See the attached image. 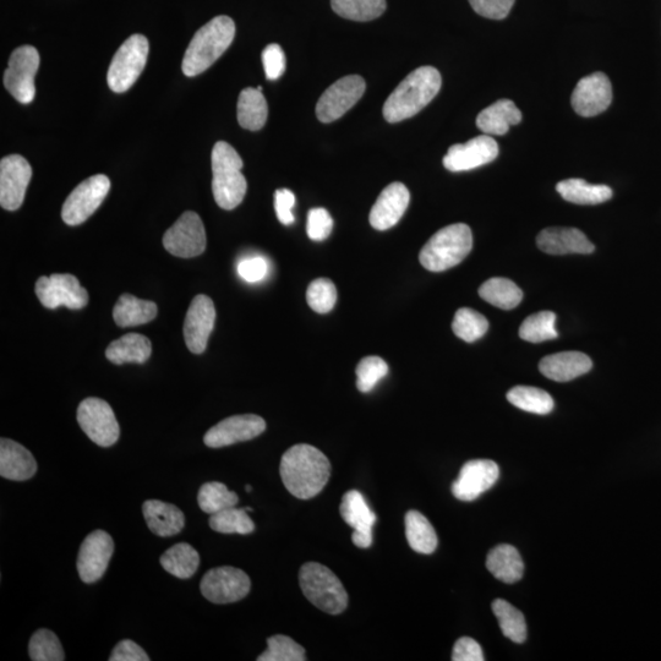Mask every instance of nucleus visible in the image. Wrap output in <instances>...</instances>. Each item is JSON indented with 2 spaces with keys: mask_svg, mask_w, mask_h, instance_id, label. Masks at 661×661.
<instances>
[{
  "mask_svg": "<svg viewBox=\"0 0 661 661\" xmlns=\"http://www.w3.org/2000/svg\"><path fill=\"white\" fill-rule=\"evenodd\" d=\"M147 527L161 538L174 537L183 531L185 516L176 505L160 500H147L142 505Z\"/></svg>",
  "mask_w": 661,
  "mask_h": 661,
  "instance_id": "nucleus-27",
  "label": "nucleus"
},
{
  "mask_svg": "<svg viewBox=\"0 0 661 661\" xmlns=\"http://www.w3.org/2000/svg\"><path fill=\"white\" fill-rule=\"evenodd\" d=\"M556 315L553 311H540L523 321L520 329L522 340L531 343H542L559 337L556 330Z\"/></svg>",
  "mask_w": 661,
  "mask_h": 661,
  "instance_id": "nucleus-42",
  "label": "nucleus"
},
{
  "mask_svg": "<svg viewBox=\"0 0 661 661\" xmlns=\"http://www.w3.org/2000/svg\"><path fill=\"white\" fill-rule=\"evenodd\" d=\"M556 190L562 199L577 205H598L613 198V190L608 185H593L583 179L562 180Z\"/></svg>",
  "mask_w": 661,
  "mask_h": 661,
  "instance_id": "nucleus-32",
  "label": "nucleus"
},
{
  "mask_svg": "<svg viewBox=\"0 0 661 661\" xmlns=\"http://www.w3.org/2000/svg\"><path fill=\"white\" fill-rule=\"evenodd\" d=\"M149 40L133 35L118 49L107 74L109 89L116 94L127 92L136 83L149 57Z\"/></svg>",
  "mask_w": 661,
  "mask_h": 661,
  "instance_id": "nucleus-7",
  "label": "nucleus"
},
{
  "mask_svg": "<svg viewBox=\"0 0 661 661\" xmlns=\"http://www.w3.org/2000/svg\"><path fill=\"white\" fill-rule=\"evenodd\" d=\"M613 102V86L604 73H594L579 80L573 90L571 103L578 116L591 118L599 116Z\"/></svg>",
  "mask_w": 661,
  "mask_h": 661,
  "instance_id": "nucleus-18",
  "label": "nucleus"
},
{
  "mask_svg": "<svg viewBox=\"0 0 661 661\" xmlns=\"http://www.w3.org/2000/svg\"><path fill=\"white\" fill-rule=\"evenodd\" d=\"M111 189V180L103 174L80 183L65 200L62 218L68 226H79L94 215Z\"/></svg>",
  "mask_w": 661,
  "mask_h": 661,
  "instance_id": "nucleus-11",
  "label": "nucleus"
},
{
  "mask_svg": "<svg viewBox=\"0 0 661 661\" xmlns=\"http://www.w3.org/2000/svg\"><path fill=\"white\" fill-rule=\"evenodd\" d=\"M522 122V112L511 100H500L479 113L477 127L485 135H505Z\"/></svg>",
  "mask_w": 661,
  "mask_h": 661,
  "instance_id": "nucleus-28",
  "label": "nucleus"
},
{
  "mask_svg": "<svg viewBox=\"0 0 661 661\" xmlns=\"http://www.w3.org/2000/svg\"><path fill=\"white\" fill-rule=\"evenodd\" d=\"M29 654L34 661H63L65 660L62 643L56 633L41 628L32 635L29 643Z\"/></svg>",
  "mask_w": 661,
  "mask_h": 661,
  "instance_id": "nucleus-44",
  "label": "nucleus"
},
{
  "mask_svg": "<svg viewBox=\"0 0 661 661\" xmlns=\"http://www.w3.org/2000/svg\"><path fill=\"white\" fill-rule=\"evenodd\" d=\"M216 321V309L212 299L200 294L193 299L184 322V338L189 351L202 354L206 351Z\"/></svg>",
  "mask_w": 661,
  "mask_h": 661,
  "instance_id": "nucleus-21",
  "label": "nucleus"
},
{
  "mask_svg": "<svg viewBox=\"0 0 661 661\" xmlns=\"http://www.w3.org/2000/svg\"><path fill=\"white\" fill-rule=\"evenodd\" d=\"M411 194L406 185L396 182L386 187L370 212V225L378 231L395 227L406 213Z\"/></svg>",
  "mask_w": 661,
  "mask_h": 661,
  "instance_id": "nucleus-23",
  "label": "nucleus"
},
{
  "mask_svg": "<svg viewBox=\"0 0 661 661\" xmlns=\"http://www.w3.org/2000/svg\"><path fill=\"white\" fill-rule=\"evenodd\" d=\"M262 63H264L267 80H278L286 70V56L281 46L272 43L262 52Z\"/></svg>",
  "mask_w": 661,
  "mask_h": 661,
  "instance_id": "nucleus-50",
  "label": "nucleus"
},
{
  "mask_svg": "<svg viewBox=\"0 0 661 661\" xmlns=\"http://www.w3.org/2000/svg\"><path fill=\"white\" fill-rule=\"evenodd\" d=\"M406 537L411 548L419 554H433L439 544L434 527L418 511H409L406 515Z\"/></svg>",
  "mask_w": 661,
  "mask_h": 661,
  "instance_id": "nucleus-36",
  "label": "nucleus"
},
{
  "mask_svg": "<svg viewBox=\"0 0 661 661\" xmlns=\"http://www.w3.org/2000/svg\"><path fill=\"white\" fill-rule=\"evenodd\" d=\"M37 462L32 453L19 442L0 440V475L15 482H25L35 477Z\"/></svg>",
  "mask_w": 661,
  "mask_h": 661,
  "instance_id": "nucleus-25",
  "label": "nucleus"
},
{
  "mask_svg": "<svg viewBox=\"0 0 661 661\" xmlns=\"http://www.w3.org/2000/svg\"><path fill=\"white\" fill-rule=\"evenodd\" d=\"M78 423L81 430L92 442L101 447H111L117 444L120 428L116 414L106 401L90 397L80 403L78 408Z\"/></svg>",
  "mask_w": 661,
  "mask_h": 661,
  "instance_id": "nucleus-9",
  "label": "nucleus"
},
{
  "mask_svg": "<svg viewBox=\"0 0 661 661\" xmlns=\"http://www.w3.org/2000/svg\"><path fill=\"white\" fill-rule=\"evenodd\" d=\"M163 245L169 254L182 259L196 258L204 253L206 232L198 213L184 212L166 232L163 237Z\"/></svg>",
  "mask_w": 661,
  "mask_h": 661,
  "instance_id": "nucleus-13",
  "label": "nucleus"
},
{
  "mask_svg": "<svg viewBox=\"0 0 661 661\" xmlns=\"http://www.w3.org/2000/svg\"><path fill=\"white\" fill-rule=\"evenodd\" d=\"M36 296L43 307L57 309L65 307L71 310L84 309L89 303V293L81 286L78 278L69 273L38 278Z\"/></svg>",
  "mask_w": 661,
  "mask_h": 661,
  "instance_id": "nucleus-10",
  "label": "nucleus"
},
{
  "mask_svg": "<svg viewBox=\"0 0 661 661\" xmlns=\"http://www.w3.org/2000/svg\"><path fill=\"white\" fill-rule=\"evenodd\" d=\"M259 661H304L305 649L291 637L276 635L267 639V649Z\"/></svg>",
  "mask_w": 661,
  "mask_h": 661,
  "instance_id": "nucleus-45",
  "label": "nucleus"
},
{
  "mask_svg": "<svg viewBox=\"0 0 661 661\" xmlns=\"http://www.w3.org/2000/svg\"><path fill=\"white\" fill-rule=\"evenodd\" d=\"M157 313V305L154 302L123 294L113 309V319L120 327L139 326L155 320Z\"/></svg>",
  "mask_w": 661,
  "mask_h": 661,
  "instance_id": "nucleus-31",
  "label": "nucleus"
},
{
  "mask_svg": "<svg viewBox=\"0 0 661 661\" xmlns=\"http://www.w3.org/2000/svg\"><path fill=\"white\" fill-rule=\"evenodd\" d=\"M32 178L30 163L20 155L4 157L0 162V205L4 210H19Z\"/></svg>",
  "mask_w": 661,
  "mask_h": 661,
  "instance_id": "nucleus-16",
  "label": "nucleus"
},
{
  "mask_svg": "<svg viewBox=\"0 0 661 661\" xmlns=\"http://www.w3.org/2000/svg\"><path fill=\"white\" fill-rule=\"evenodd\" d=\"M472 248L471 228L464 223H455L440 229L428 240L420 251V264L430 272H444L460 265Z\"/></svg>",
  "mask_w": 661,
  "mask_h": 661,
  "instance_id": "nucleus-5",
  "label": "nucleus"
},
{
  "mask_svg": "<svg viewBox=\"0 0 661 661\" xmlns=\"http://www.w3.org/2000/svg\"><path fill=\"white\" fill-rule=\"evenodd\" d=\"M499 145L490 135H480L466 144L450 147L444 157V166L450 172H467L496 160Z\"/></svg>",
  "mask_w": 661,
  "mask_h": 661,
  "instance_id": "nucleus-19",
  "label": "nucleus"
},
{
  "mask_svg": "<svg viewBox=\"0 0 661 661\" xmlns=\"http://www.w3.org/2000/svg\"><path fill=\"white\" fill-rule=\"evenodd\" d=\"M486 567L491 575L504 583H516L523 577L522 557L512 545H499L491 550L486 559Z\"/></svg>",
  "mask_w": 661,
  "mask_h": 661,
  "instance_id": "nucleus-30",
  "label": "nucleus"
},
{
  "mask_svg": "<svg viewBox=\"0 0 661 661\" xmlns=\"http://www.w3.org/2000/svg\"><path fill=\"white\" fill-rule=\"evenodd\" d=\"M366 89L365 80L359 75L344 76L336 81L320 97L316 105V117L322 123H332L351 109Z\"/></svg>",
  "mask_w": 661,
  "mask_h": 661,
  "instance_id": "nucleus-14",
  "label": "nucleus"
},
{
  "mask_svg": "<svg viewBox=\"0 0 661 661\" xmlns=\"http://www.w3.org/2000/svg\"><path fill=\"white\" fill-rule=\"evenodd\" d=\"M331 5L341 18L360 23L380 18L387 7L386 0H331Z\"/></svg>",
  "mask_w": 661,
  "mask_h": 661,
  "instance_id": "nucleus-38",
  "label": "nucleus"
},
{
  "mask_svg": "<svg viewBox=\"0 0 661 661\" xmlns=\"http://www.w3.org/2000/svg\"><path fill=\"white\" fill-rule=\"evenodd\" d=\"M251 581L239 568L223 566L212 568L201 579L200 591L213 604H232L250 593Z\"/></svg>",
  "mask_w": 661,
  "mask_h": 661,
  "instance_id": "nucleus-12",
  "label": "nucleus"
},
{
  "mask_svg": "<svg viewBox=\"0 0 661 661\" xmlns=\"http://www.w3.org/2000/svg\"><path fill=\"white\" fill-rule=\"evenodd\" d=\"M296 205V196L288 189H280L275 194V209L278 221L284 226H291L294 222L293 207Z\"/></svg>",
  "mask_w": 661,
  "mask_h": 661,
  "instance_id": "nucleus-53",
  "label": "nucleus"
},
{
  "mask_svg": "<svg viewBox=\"0 0 661 661\" xmlns=\"http://www.w3.org/2000/svg\"><path fill=\"white\" fill-rule=\"evenodd\" d=\"M199 507L209 515L226 510L229 507H236L239 497L236 493L229 490L225 484L220 482H210L201 486L198 495Z\"/></svg>",
  "mask_w": 661,
  "mask_h": 661,
  "instance_id": "nucleus-41",
  "label": "nucleus"
},
{
  "mask_svg": "<svg viewBox=\"0 0 661 661\" xmlns=\"http://www.w3.org/2000/svg\"><path fill=\"white\" fill-rule=\"evenodd\" d=\"M500 477L499 466L490 460L469 461L452 484V494L461 501H474L493 488Z\"/></svg>",
  "mask_w": 661,
  "mask_h": 661,
  "instance_id": "nucleus-20",
  "label": "nucleus"
},
{
  "mask_svg": "<svg viewBox=\"0 0 661 661\" xmlns=\"http://www.w3.org/2000/svg\"><path fill=\"white\" fill-rule=\"evenodd\" d=\"M507 400L524 412L545 415L553 412L554 400L548 392L531 386H517L507 393Z\"/></svg>",
  "mask_w": 661,
  "mask_h": 661,
  "instance_id": "nucleus-37",
  "label": "nucleus"
},
{
  "mask_svg": "<svg viewBox=\"0 0 661 661\" xmlns=\"http://www.w3.org/2000/svg\"><path fill=\"white\" fill-rule=\"evenodd\" d=\"M493 611L505 637L520 644L526 641L527 624L520 610L504 599H496Z\"/></svg>",
  "mask_w": 661,
  "mask_h": 661,
  "instance_id": "nucleus-39",
  "label": "nucleus"
},
{
  "mask_svg": "<svg viewBox=\"0 0 661 661\" xmlns=\"http://www.w3.org/2000/svg\"><path fill=\"white\" fill-rule=\"evenodd\" d=\"M269 271V265L264 258L255 256V258L245 259L238 265L240 278L245 282L256 283L264 280Z\"/></svg>",
  "mask_w": 661,
  "mask_h": 661,
  "instance_id": "nucleus-51",
  "label": "nucleus"
},
{
  "mask_svg": "<svg viewBox=\"0 0 661 661\" xmlns=\"http://www.w3.org/2000/svg\"><path fill=\"white\" fill-rule=\"evenodd\" d=\"M262 91L248 89L240 92L238 101V122L240 127L258 131L264 128L269 117V106Z\"/></svg>",
  "mask_w": 661,
  "mask_h": 661,
  "instance_id": "nucleus-33",
  "label": "nucleus"
},
{
  "mask_svg": "<svg viewBox=\"0 0 661 661\" xmlns=\"http://www.w3.org/2000/svg\"><path fill=\"white\" fill-rule=\"evenodd\" d=\"M152 344L149 338L140 333H128L109 344L106 358L117 365L144 364L150 359Z\"/></svg>",
  "mask_w": 661,
  "mask_h": 661,
  "instance_id": "nucleus-29",
  "label": "nucleus"
},
{
  "mask_svg": "<svg viewBox=\"0 0 661 661\" xmlns=\"http://www.w3.org/2000/svg\"><path fill=\"white\" fill-rule=\"evenodd\" d=\"M307 302L315 313H330L337 303L335 283L327 278H319V280L311 282L308 287Z\"/></svg>",
  "mask_w": 661,
  "mask_h": 661,
  "instance_id": "nucleus-46",
  "label": "nucleus"
},
{
  "mask_svg": "<svg viewBox=\"0 0 661 661\" xmlns=\"http://www.w3.org/2000/svg\"><path fill=\"white\" fill-rule=\"evenodd\" d=\"M300 588L311 604L327 614L340 615L348 606V594L330 568L309 562L300 568Z\"/></svg>",
  "mask_w": 661,
  "mask_h": 661,
  "instance_id": "nucleus-6",
  "label": "nucleus"
},
{
  "mask_svg": "<svg viewBox=\"0 0 661 661\" xmlns=\"http://www.w3.org/2000/svg\"><path fill=\"white\" fill-rule=\"evenodd\" d=\"M266 430L264 419L255 414L234 415L213 426L204 436V442L210 449L250 441Z\"/></svg>",
  "mask_w": 661,
  "mask_h": 661,
  "instance_id": "nucleus-17",
  "label": "nucleus"
},
{
  "mask_svg": "<svg viewBox=\"0 0 661 661\" xmlns=\"http://www.w3.org/2000/svg\"><path fill=\"white\" fill-rule=\"evenodd\" d=\"M280 474L289 493L297 499L310 500L329 483L331 463L316 447L300 444L284 452Z\"/></svg>",
  "mask_w": 661,
  "mask_h": 661,
  "instance_id": "nucleus-1",
  "label": "nucleus"
},
{
  "mask_svg": "<svg viewBox=\"0 0 661 661\" xmlns=\"http://www.w3.org/2000/svg\"><path fill=\"white\" fill-rule=\"evenodd\" d=\"M389 374V365L380 357H366L357 366V387L368 393Z\"/></svg>",
  "mask_w": 661,
  "mask_h": 661,
  "instance_id": "nucleus-47",
  "label": "nucleus"
},
{
  "mask_svg": "<svg viewBox=\"0 0 661 661\" xmlns=\"http://www.w3.org/2000/svg\"><path fill=\"white\" fill-rule=\"evenodd\" d=\"M333 220L329 211L318 207L311 209L308 215V237L314 242H324L331 236Z\"/></svg>",
  "mask_w": 661,
  "mask_h": 661,
  "instance_id": "nucleus-48",
  "label": "nucleus"
},
{
  "mask_svg": "<svg viewBox=\"0 0 661 661\" xmlns=\"http://www.w3.org/2000/svg\"><path fill=\"white\" fill-rule=\"evenodd\" d=\"M245 489H247L248 493H250V491L253 490V488H251L250 485L245 486Z\"/></svg>",
  "mask_w": 661,
  "mask_h": 661,
  "instance_id": "nucleus-55",
  "label": "nucleus"
},
{
  "mask_svg": "<svg viewBox=\"0 0 661 661\" xmlns=\"http://www.w3.org/2000/svg\"><path fill=\"white\" fill-rule=\"evenodd\" d=\"M236 36V24L226 15L216 16L196 32L185 52L183 73L189 78L211 68L231 47Z\"/></svg>",
  "mask_w": 661,
  "mask_h": 661,
  "instance_id": "nucleus-3",
  "label": "nucleus"
},
{
  "mask_svg": "<svg viewBox=\"0 0 661 661\" xmlns=\"http://www.w3.org/2000/svg\"><path fill=\"white\" fill-rule=\"evenodd\" d=\"M40 67V54L32 46L16 48L4 73V86L16 101L29 105L36 97L35 76Z\"/></svg>",
  "mask_w": 661,
  "mask_h": 661,
  "instance_id": "nucleus-8",
  "label": "nucleus"
},
{
  "mask_svg": "<svg viewBox=\"0 0 661 661\" xmlns=\"http://www.w3.org/2000/svg\"><path fill=\"white\" fill-rule=\"evenodd\" d=\"M453 661H483L484 654L482 647L471 637H462L458 639L453 647Z\"/></svg>",
  "mask_w": 661,
  "mask_h": 661,
  "instance_id": "nucleus-52",
  "label": "nucleus"
},
{
  "mask_svg": "<svg viewBox=\"0 0 661 661\" xmlns=\"http://www.w3.org/2000/svg\"><path fill=\"white\" fill-rule=\"evenodd\" d=\"M114 554V542L107 532L98 531L87 535L80 546L76 567L81 581L95 583L105 575Z\"/></svg>",
  "mask_w": 661,
  "mask_h": 661,
  "instance_id": "nucleus-15",
  "label": "nucleus"
},
{
  "mask_svg": "<svg viewBox=\"0 0 661 661\" xmlns=\"http://www.w3.org/2000/svg\"><path fill=\"white\" fill-rule=\"evenodd\" d=\"M340 513L344 522L354 529L353 544L360 549L370 548L373 544L374 524L378 517L370 510L364 496L357 490L348 491L343 496Z\"/></svg>",
  "mask_w": 661,
  "mask_h": 661,
  "instance_id": "nucleus-22",
  "label": "nucleus"
},
{
  "mask_svg": "<svg viewBox=\"0 0 661 661\" xmlns=\"http://www.w3.org/2000/svg\"><path fill=\"white\" fill-rule=\"evenodd\" d=\"M441 84V74L436 68L415 69L387 98L384 106L385 119L389 123H400L414 117L439 94Z\"/></svg>",
  "mask_w": 661,
  "mask_h": 661,
  "instance_id": "nucleus-2",
  "label": "nucleus"
},
{
  "mask_svg": "<svg viewBox=\"0 0 661 661\" xmlns=\"http://www.w3.org/2000/svg\"><path fill=\"white\" fill-rule=\"evenodd\" d=\"M243 160L226 141H218L212 150V191L217 205L234 210L244 200L248 183L242 173Z\"/></svg>",
  "mask_w": 661,
  "mask_h": 661,
  "instance_id": "nucleus-4",
  "label": "nucleus"
},
{
  "mask_svg": "<svg viewBox=\"0 0 661 661\" xmlns=\"http://www.w3.org/2000/svg\"><path fill=\"white\" fill-rule=\"evenodd\" d=\"M111 661H149L150 657L138 643L131 639H124L113 649Z\"/></svg>",
  "mask_w": 661,
  "mask_h": 661,
  "instance_id": "nucleus-54",
  "label": "nucleus"
},
{
  "mask_svg": "<svg viewBox=\"0 0 661 661\" xmlns=\"http://www.w3.org/2000/svg\"><path fill=\"white\" fill-rule=\"evenodd\" d=\"M592 366V359L587 354L562 352L543 358L539 369L545 378L557 382H567L589 373Z\"/></svg>",
  "mask_w": 661,
  "mask_h": 661,
  "instance_id": "nucleus-26",
  "label": "nucleus"
},
{
  "mask_svg": "<svg viewBox=\"0 0 661 661\" xmlns=\"http://www.w3.org/2000/svg\"><path fill=\"white\" fill-rule=\"evenodd\" d=\"M161 565L172 576L188 579L195 575L200 566V555L193 546L179 543L161 556Z\"/></svg>",
  "mask_w": 661,
  "mask_h": 661,
  "instance_id": "nucleus-35",
  "label": "nucleus"
},
{
  "mask_svg": "<svg viewBox=\"0 0 661 661\" xmlns=\"http://www.w3.org/2000/svg\"><path fill=\"white\" fill-rule=\"evenodd\" d=\"M212 531L222 534L247 535L255 531V524L244 508L229 507L211 515L209 521Z\"/></svg>",
  "mask_w": 661,
  "mask_h": 661,
  "instance_id": "nucleus-40",
  "label": "nucleus"
},
{
  "mask_svg": "<svg viewBox=\"0 0 661 661\" xmlns=\"http://www.w3.org/2000/svg\"><path fill=\"white\" fill-rule=\"evenodd\" d=\"M515 2L516 0H469L475 13L491 20L507 18Z\"/></svg>",
  "mask_w": 661,
  "mask_h": 661,
  "instance_id": "nucleus-49",
  "label": "nucleus"
},
{
  "mask_svg": "<svg viewBox=\"0 0 661 661\" xmlns=\"http://www.w3.org/2000/svg\"><path fill=\"white\" fill-rule=\"evenodd\" d=\"M479 296L496 308L512 310L521 304L523 292L515 282L496 277L483 283L479 288Z\"/></svg>",
  "mask_w": 661,
  "mask_h": 661,
  "instance_id": "nucleus-34",
  "label": "nucleus"
},
{
  "mask_svg": "<svg viewBox=\"0 0 661 661\" xmlns=\"http://www.w3.org/2000/svg\"><path fill=\"white\" fill-rule=\"evenodd\" d=\"M537 244L549 255L592 254L595 247L591 240L577 228H546L539 233Z\"/></svg>",
  "mask_w": 661,
  "mask_h": 661,
  "instance_id": "nucleus-24",
  "label": "nucleus"
},
{
  "mask_svg": "<svg viewBox=\"0 0 661 661\" xmlns=\"http://www.w3.org/2000/svg\"><path fill=\"white\" fill-rule=\"evenodd\" d=\"M452 330L458 338L467 343L480 340L489 330V321L473 309L457 310L452 322Z\"/></svg>",
  "mask_w": 661,
  "mask_h": 661,
  "instance_id": "nucleus-43",
  "label": "nucleus"
},
{
  "mask_svg": "<svg viewBox=\"0 0 661 661\" xmlns=\"http://www.w3.org/2000/svg\"><path fill=\"white\" fill-rule=\"evenodd\" d=\"M244 510L247 511L248 513L253 512V508H250V507L244 508Z\"/></svg>",
  "mask_w": 661,
  "mask_h": 661,
  "instance_id": "nucleus-56",
  "label": "nucleus"
}]
</instances>
